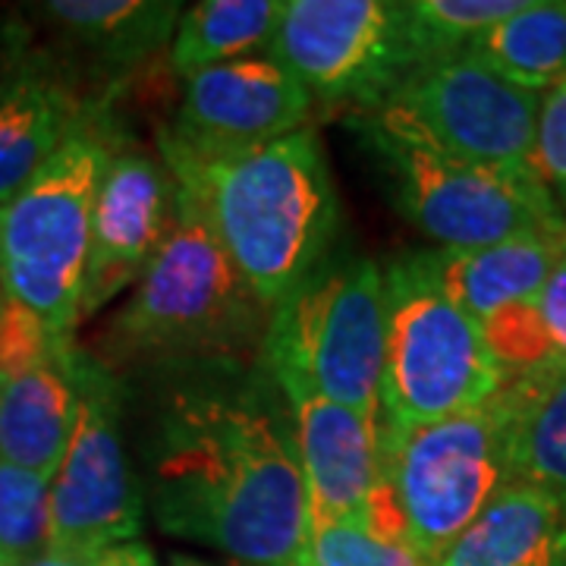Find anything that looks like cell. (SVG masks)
<instances>
[{"mask_svg": "<svg viewBox=\"0 0 566 566\" xmlns=\"http://www.w3.org/2000/svg\"><path fill=\"white\" fill-rule=\"evenodd\" d=\"M155 523L233 566H300L305 482L293 424L271 387H180L155 416L145 450Z\"/></svg>", "mask_w": 566, "mask_h": 566, "instance_id": "obj_1", "label": "cell"}, {"mask_svg": "<svg viewBox=\"0 0 566 566\" xmlns=\"http://www.w3.org/2000/svg\"><path fill=\"white\" fill-rule=\"evenodd\" d=\"M161 155L230 264L271 312L331 259L340 205L315 129L223 151L164 133Z\"/></svg>", "mask_w": 566, "mask_h": 566, "instance_id": "obj_2", "label": "cell"}, {"mask_svg": "<svg viewBox=\"0 0 566 566\" xmlns=\"http://www.w3.org/2000/svg\"><path fill=\"white\" fill-rule=\"evenodd\" d=\"M271 308L230 264L199 205L177 192V214L158 255L107 331V349L136 365L237 371L262 353Z\"/></svg>", "mask_w": 566, "mask_h": 566, "instance_id": "obj_3", "label": "cell"}, {"mask_svg": "<svg viewBox=\"0 0 566 566\" xmlns=\"http://www.w3.org/2000/svg\"><path fill=\"white\" fill-rule=\"evenodd\" d=\"M381 469L365 523L431 566L506 485L497 400L419 428L378 424Z\"/></svg>", "mask_w": 566, "mask_h": 566, "instance_id": "obj_4", "label": "cell"}, {"mask_svg": "<svg viewBox=\"0 0 566 566\" xmlns=\"http://www.w3.org/2000/svg\"><path fill=\"white\" fill-rule=\"evenodd\" d=\"M264 368L378 424L385 378V281L371 259H327L268 322Z\"/></svg>", "mask_w": 566, "mask_h": 566, "instance_id": "obj_5", "label": "cell"}, {"mask_svg": "<svg viewBox=\"0 0 566 566\" xmlns=\"http://www.w3.org/2000/svg\"><path fill=\"white\" fill-rule=\"evenodd\" d=\"M385 281V378L381 419L390 428L441 422L488 403L504 371L482 324L447 300L419 252L381 264Z\"/></svg>", "mask_w": 566, "mask_h": 566, "instance_id": "obj_6", "label": "cell"}, {"mask_svg": "<svg viewBox=\"0 0 566 566\" xmlns=\"http://www.w3.org/2000/svg\"><path fill=\"white\" fill-rule=\"evenodd\" d=\"M111 145L85 123L0 208V283L61 346H73L92 205Z\"/></svg>", "mask_w": 566, "mask_h": 566, "instance_id": "obj_7", "label": "cell"}, {"mask_svg": "<svg viewBox=\"0 0 566 566\" xmlns=\"http://www.w3.org/2000/svg\"><path fill=\"white\" fill-rule=\"evenodd\" d=\"M542 92L513 85L469 51L416 66L368 129L422 142L453 161L506 174H535V123Z\"/></svg>", "mask_w": 566, "mask_h": 566, "instance_id": "obj_8", "label": "cell"}, {"mask_svg": "<svg viewBox=\"0 0 566 566\" xmlns=\"http://www.w3.org/2000/svg\"><path fill=\"white\" fill-rule=\"evenodd\" d=\"M390 170L394 196L438 249H482L523 237H566V221L538 174L453 161L422 142L368 129Z\"/></svg>", "mask_w": 566, "mask_h": 566, "instance_id": "obj_9", "label": "cell"}, {"mask_svg": "<svg viewBox=\"0 0 566 566\" xmlns=\"http://www.w3.org/2000/svg\"><path fill=\"white\" fill-rule=\"evenodd\" d=\"M268 48L312 102L368 111L419 66L397 0H283Z\"/></svg>", "mask_w": 566, "mask_h": 566, "instance_id": "obj_10", "label": "cell"}, {"mask_svg": "<svg viewBox=\"0 0 566 566\" xmlns=\"http://www.w3.org/2000/svg\"><path fill=\"white\" fill-rule=\"evenodd\" d=\"M76 424L51 482L48 551L95 557L142 535V494L120 431V390L95 359L73 356Z\"/></svg>", "mask_w": 566, "mask_h": 566, "instance_id": "obj_11", "label": "cell"}, {"mask_svg": "<svg viewBox=\"0 0 566 566\" xmlns=\"http://www.w3.org/2000/svg\"><path fill=\"white\" fill-rule=\"evenodd\" d=\"M177 192L180 186L167 164L139 148H111L92 205L80 322L92 318L126 286L139 283L170 233Z\"/></svg>", "mask_w": 566, "mask_h": 566, "instance_id": "obj_12", "label": "cell"}, {"mask_svg": "<svg viewBox=\"0 0 566 566\" xmlns=\"http://www.w3.org/2000/svg\"><path fill=\"white\" fill-rule=\"evenodd\" d=\"M312 104L271 57H240L186 76L170 136L208 151L264 145L303 129Z\"/></svg>", "mask_w": 566, "mask_h": 566, "instance_id": "obj_13", "label": "cell"}, {"mask_svg": "<svg viewBox=\"0 0 566 566\" xmlns=\"http://www.w3.org/2000/svg\"><path fill=\"white\" fill-rule=\"evenodd\" d=\"M305 482V520H365L378 485V424L300 385H281Z\"/></svg>", "mask_w": 566, "mask_h": 566, "instance_id": "obj_14", "label": "cell"}, {"mask_svg": "<svg viewBox=\"0 0 566 566\" xmlns=\"http://www.w3.org/2000/svg\"><path fill=\"white\" fill-rule=\"evenodd\" d=\"M504 431L506 482L547 494L566 516V363L506 375L494 394Z\"/></svg>", "mask_w": 566, "mask_h": 566, "instance_id": "obj_15", "label": "cell"}, {"mask_svg": "<svg viewBox=\"0 0 566 566\" xmlns=\"http://www.w3.org/2000/svg\"><path fill=\"white\" fill-rule=\"evenodd\" d=\"M566 249V237H523L482 249L419 252L428 277L472 322L532 300Z\"/></svg>", "mask_w": 566, "mask_h": 566, "instance_id": "obj_16", "label": "cell"}, {"mask_svg": "<svg viewBox=\"0 0 566 566\" xmlns=\"http://www.w3.org/2000/svg\"><path fill=\"white\" fill-rule=\"evenodd\" d=\"M88 123L80 98L51 73L22 66L0 80V208Z\"/></svg>", "mask_w": 566, "mask_h": 566, "instance_id": "obj_17", "label": "cell"}, {"mask_svg": "<svg viewBox=\"0 0 566 566\" xmlns=\"http://www.w3.org/2000/svg\"><path fill=\"white\" fill-rule=\"evenodd\" d=\"M73 356L0 378V463L57 475L80 406Z\"/></svg>", "mask_w": 566, "mask_h": 566, "instance_id": "obj_18", "label": "cell"}, {"mask_svg": "<svg viewBox=\"0 0 566 566\" xmlns=\"http://www.w3.org/2000/svg\"><path fill=\"white\" fill-rule=\"evenodd\" d=\"M566 535L560 506L506 482L431 566H551Z\"/></svg>", "mask_w": 566, "mask_h": 566, "instance_id": "obj_19", "label": "cell"}, {"mask_svg": "<svg viewBox=\"0 0 566 566\" xmlns=\"http://www.w3.org/2000/svg\"><path fill=\"white\" fill-rule=\"evenodd\" d=\"M41 13L57 22L70 39L92 57L126 66L155 54L164 41L174 39L182 3L158 0H51Z\"/></svg>", "mask_w": 566, "mask_h": 566, "instance_id": "obj_20", "label": "cell"}, {"mask_svg": "<svg viewBox=\"0 0 566 566\" xmlns=\"http://www.w3.org/2000/svg\"><path fill=\"white\" fill-rule=\"evenodd\" d=\"M469 54L513 85L547 92L566 80V0H523L472 41Z\"/></svg>", "mask_w": 566, "mask_h": 566, "instance_id": "obj_21", "label": "cell"}, {"mask_svg": "<svg viewBox=\"0 0 566 566\" xmlns=\"http://www.w3.org/2000/svg\"><path fill=\"white\" fill-rule=\"evenodd\" d=\"M283 0H202L192 3L174 29L170 66L182 80L208 66L240 61L252 48L268 44Z\"/></svg>", "mask_w": 566, "mask_h": 566, "instance_id": "obj_22", "label": "cell"}, {"mask_svg": "<svg viewBox=\"0 0 566 566\" xmlns=\"http://www.w3.org/2000/svg\"><path fill=\"white\" fill-rule=\"evenodd\" d=\"M520 7L523 0H403L406 29L419 66L463 54L485 29Z\"/></svg>", "mask_w": 566, "mask_h": 566, "instance_id": "obj_23", "label": "cell"}, {"mask_svg": "<svg viewBox=\"0 0 566 566\" xmlns=\"http://www.w3.org/2000/svg\"><path fill=\"white\" fill-rule=\"evenodd\" d=\"M51 482L39 472L0 463V564L29 566L48 551Z\"/></svg>", "mask_w": 566, "mask_h": 566, "instance_id": "obj_24", "label": "cell"}, {"mask_svg": "<svg viewBox=\"0 0 566 566\" xmlns=\"http://www.w3.org/2000/svg\"><path fill=\"white\" fill-rule=\"evenodd\" d=\"M300 566H428L403 542L381 538L365 520H305Z\"/></svg>", "mask_w": 566, "mask_h": 566, "instance_id": "obj_25", "label": "cell"}, {"mask_svg": "<svg viewBox=\"0 0 566 566\" xmlns=\"http://www.w3.org/2000/svg\"><path fill=\"white\" fill-rule=\"evenodd\" d=\"M76 346L66 349L57 344L29 308H22L7 293L0 296V378L63 359Z\"/></svg>", "mask_w": 566, "mask_h": 566, "instance_id": "obj_26", "label": "cell"}, {"mask_svg": "<svg viewBox=\"0 0 566 566\" xmlns=\"http://www.w3.org/2000/svg\"><path fill=\"white\" fill-rule=\"evenodd\" d=\"M535 174L566 192V80L542 92L535 123Z\"/></svg>", "mask_w": 566, "mask_h": 566, "instance_id": "obj_27", "label": "cell"}, {"mask_svg": "<svg viewBox=\"0 0 566 566\" xmlns=\"http://www.w3.org/2000/svg\"><path fill=\"white\" fill-rule=\"evenodd\" d=\"M528 303L538 318L551 356L566 363V249L560 252L554 271L547 274V281L542 283V290Z\"/></svg>", "mask_w": 566, "mask_h": 566, "instance_id": "obj_28", "label": "cell"}, {"mask_svg": "<svg viewBox=\"0 0 566 566\" xmlns=\"http://www.w3.org/2000/svg\"><path fill=\"white\" fill-rule=\"evenodd\" d=\"M95 566H158L155 564V554L151 547L142 545V542H126V545L107 547L98 554Z\"/></svg>", "mask_w": 566, "mask_h": 566, "instance_id": "obj_29", "label": "cell"}, {"mask_svg": "<svg viewBox=\"0 0 566 566\" xmlns=\"http://www.w3.org/2000/svg\"><path fill=\"white\" fill-rule=\"evenodd\" d=\"M95 557H76V554H57V551H44L39 560H32L29 566H95Z\"/></svg>", "mask_w": 566, "mask_h": 566, "instance_id": "obj_30", "label": "cell"}, {"mask_svg": "<svg viewBox=\"0 0 566 566\" xmlns=\"http://www.w3.org/2000/svg\"><path fill=\"white\" fill-rule=\"evenodd\" d=\"M167 566H218V564H208V560H202V557H189V554H170Z\"/></svg>", "mask_w": 566, "mask_h": 566, "instance_id": "obj_31", "label": "cell"}, {"mask_svg": "<svg viewBox=\"0 0 566 566\" xmlns=\"http://www.w3.org/2000/svg\"><path fill=\"white\" fill-rule=\"evenodd\" d=\"M551 566H566V535H564V542H560V547H557V554H554Z\"/></svg>", "mask_w": 566, "mask_h": 566, "instance_id": "obj_32", "label": "cell"}, {"mask_svg": "<svg viewBox=\"0 0 566 566\" xmlns=\"http://www.w3.org/2000/svg\"><path fill=\"white\" fill-rule=\"evenodd\" d=\"M0 296H3V283H0Z\"/></svg>", "mask_w": 566, "mask_h": 566, "instance_id": "obj_33", "label": "cell"}, {"mask_svg": "<svg viewBox=\"0 0 566 566\" xmlns=\"http://www.w3.org/2000/svg\"><path fill=\"white\" fill-rule=\"evenodd\" d=\"M0 566H7V564H0Z\"/></svg>", "mask_w": 566, "mask_h": 566, "instance_id": "obj_34", "label": "cell"}]
</instances>
